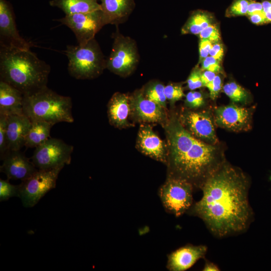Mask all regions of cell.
<instances>
[{"mask_svg":"<svg viewBox=\"0 0 271 271\" xmlns=\"http://www.w3.org/2000/svg\"><path fill=\"white\" fill-rule=\"evenodd\" d=\"M250 185L241 169L226 161L207 180L201 198L187 213L202 219L217 237L243 232L253 218L248 200Z\"/></svg>","mask_w":271,"mask_h":271,"instance_id":"obj_1","label":"cell"},{"mask_svg":"<svg viewBox=\"0 0 271 271\" xmlns=\"http://www.w3.org/2000/svg\"><path fill=\"white\" fill-rule=\"evenodd\" d=\"M165 129L168 157L167 177L186 181L201 190L207 180L226 161L220 144L212 145L191 134L170 113Z\"/></svg>","mask_w":271,"mask_h":271,"instance_id":"obj_2","label":"cell"},{"mask_svg":"<svg viewBox=\"0 0 271 271\" xmlns=\"http://www.w3.org/2000/svg\"><path fill=\"white\" fill-rule=\"evenodd\" d=\"M50 71V66L30 49L0 46V79L24 95L46 86Z\"/></svg>","mask_w":271,"mask_h":271,"instance_id":"obj_3","label":"cell"},{"mask_svg":"<svg viewBox=\"0 0 271 271\" xmlns=\"http://www.w3.org/2000/svg\"><path fill=\"white\" fill-rule=\"evenodd\" d=\"M71 97L60 95L47 86L24 95L23 111L31 120H39L53 125L58 122L72 123Z\"/></svg>","mask_w":271,"mask_h":271,"instance_id":"obj_4","label":"cell"},{"mask_svg":"<svg viewBox=\"0 0 271 271\" xmlns=\"http://www.w3.org/2000/svg\"><path fill=\"white\" fill-rule=\"evenodd\" d=\"M64 52L68 72L75 79L95 78L106 68V59L95 38L84 45H67Z\"/></svg>","mask_w":271,"mask_h":271,"instance_id":"obj_5","label":"cell"},{"mask_svg":"<svg viewBox=\"0 0 271 271\" xmlns=\"http://www.w3.org/2000/svg\"><path fill=\"white\" fill-rule=\"evenodd\" d=\"M113 42L106 68L121 77L130 75L136 69L140 59L137 43L130 37L124 36L117 29L113 34Z\"/></svg>","mask_w":271,"mask_h":271,"instance_id":"obj_6","label":"cell"},{"mask_svg":"<svg viewBox=\"0 0 271 271\" xmlns=\"http://www.w3.org/2000/svg\"><path fill=\"white\" fill-rule=\"evenodd\" d=\"M194 190L192 185L186 181L167 177L159 190V195L165 210L179 217L193 204Z\"/></svg>","mask_w":271,"mask_h":271,"instance_id":"obj_7","label":"cell"},{"mask_svg":"<svg viewBox=\"0 0 271 271\" xmlns=\"http://www.w3.org/2000/svg\"><path fill=\"white\" fill-rule=\"evenodd\" d=\"M60 167L48 170H38L32 176L22 181L19 198L25 207L34 206L49 191L56 187Z\"/></svg>","mask_w":271,"mask_h":271,"instance_id":"obj_8","label":"cell"},{"mask_svg":"<svg viewBox=\"0 0 271 271\" xmlns=\"http://www.w3.org/2000/svg\"><path fill=\"white\" fill-rule=\"evenodd\" d=\"M177 115L181 124L194 137L208 144H219L215 129L213 113L210 110L185 107Z\"/></svg>","mask_w":271,"mask_h":271,"instance_id":"obj_9","label":"cell"},{"mask_svg":"<svg viewBox=\"0 0 271 271\" xmlns=\"http://www.w3.org/2000/svg\"><path fill=\"white\" fill-rule=\"evenodd\" d=\"M73 147L63 141L50 138L36 148L32 162L39 170H48L69 165L71 163Z\"/></svg>","mask_w":271,"mask_h":271,"instance_id":"obj_10","label":"cell"},{"mask_svg":"<svg viewBox=\"0 0 271 271\" xmlns=\"http://www.w3.org/2000/svg\"><path fill=\"white\" fill-rule=\"evenodd\" d=\"M56 20L71 30L78 45L85 44L94 38L95 35L105 26L101 10L65 15Z\"/></svg>","mask_w":271,"mask_h":271,"instance_id":"obj_11","label":"cell"},{"mask_svg":"<svg viewBox=\"0 0 271 271\" xmlns=\"http://www.w3.org/2000/svg\"><path fill=\"white\" fill-rule=\"evenodd\" d=\"M255 106L246 107L234 103L216 107L213 111L215 124L229 130L248 131L252 128Z\"/></svg>","mask_w":271,"mask_h":271,"instance_id":"obj_12","label":"cell"},{"mask_svg":"<svg viewBox=\"0 0 271 271\" xmlns=\"http://www.w3.org/2000/svg\"><path fill=\"white\" fill-rule=\"evenodd\" d=\"M130 97V117L142 123H157L163 126L168 120L167 109L147 98L142 88L136 90Z\"/></svg>","mask_w":271,"mask_h":271,"instance_id":"obj_13","label":"cell"},{"mask_svg":"<svg viewBox=\"0 0 271 271\" xmlns=\"http://www.w3.org/2000/svg\"><path fill=\"white\" fill-rule=\"evenodd\" d=\"M0 46L25 49L31 47L20 36L12 8L6 0H0Z\"/></svg>","mask_w":271,"mask_h":271,"instance_id":"obj_14","label":"cell"},{"mask_svg":"<svg viewBox=\"0 0 271 271\" xmlns=\"http://www.w3.org/2000/svg\"><path fill=\"white\" fill-rule=\"evenodd\" d=\"M136 148L145 155L166 165L167 143L160 139L150 125L147 123L141 125L137 136Z\"/></svg>","mask_w":271,"mask_h":271,"instance_id":"obj_15","label":"cell"},{"mask_svg":"<svg viewBox=\"0 0 271 271\" xmlns=\"http://www.w3.org/2000/svg\"><path fill=\"white\" fill-rule=\"evenodd\" d=\"M3 161L1 171L4 173L9 179L23 181L38 170L33 162H31L20 150L9 151Z\"/></svg>","mask_w":271,"mask_h":271,"instance_id":"obj_16","label":"cell"},{"mask_svg":"<svg viewBox=\"0 0 271 271\" xmlns=\"http://www.w3.org/2000/svg\"><path fill=\"white\" fill-rule=\"evenodd\" d=\"M207 247L204 245L187 244L168 255L167 268L170 271H184L192 266L198 260L204 258Z\"/></svg>","mask_w":271,"mask_h":271,"instance_id":"obj_17","label":"cell"},{"mask_svg":"<svg viewBox=\"0 0 271 271\" xmlns=\"http://www.w3.org/2000/svg\"><path fill=\"white\" fill-rule=\"evenodd\" d=\"M31 123V120L24 113L8 115L7 136L9 151H19L25 146Z\"/></svg>","mask_w":271,"mask_h":271,"instance_id":"obj_18","label":"cell"},{"mask_svg":"<svg viewBox=\"0 0 271 271\" xmlns=\"http://www.w3.org/2000/svg\"><path fill=\"white\" fill-rule=\"evenodd\" d=\"M107 115L109 123L118 128L129 127L130 117V104L129 95L115 92L110 98L107 104Z\"/></svg>","mask_w":271,"mask_h":271,"instance_id":"obj_19","label":"cell"},{"mask_svg":"<svg viewBox=\"0 0 271 271\" xmlns=\"http://www.w3.org/2000/svg\"><path fill=\"white\" fill-rule=\"evenodd\" d=\"M104 25L125 22L135 8L134 0H100Z\"/></svg>","mask_w":271,"mask_h":271,"instance_id":"obj_20","label":"cell"},{"mask_svg":"<svg viewBox=\"0 0 271 271\" xmlns=\"http://www.w3.org/2000/svg\"><path fill=\"white\" fill-rule=\"evenodd\" d=\"M24 94L10 84L0 80V112L9 115L24 113Z\"/></svg>","mask_w":271,"mask_h":271,"instance_id":"obj_21","label":"cell"},{"mask_svg":"<svg viewBox=\"0 0 271 271\" xmlns=\"http://www.w3.org/2000/svg\"><path fill=\"white\" fill-rule=\"evenodd\" d=\"M49 4L52 7L60 9L65 15L101 10L100 4L97 0H52Z\"/></svg>","mask_w":271,"mask_h":271,"instance_id":"obj_22","label":"cell"},{"mask_svg":"<svg viewBox=\"0 0 271 271\" xmlns=\"http://www.w3.org/2000/svg\"><path fill=\"white\" fill-rule=\"evenodd\" d=\"M32 123L27 136L25 146L36 148L50 138L53 124L43 121L31 120Z\"/></svg>","mask_w":271,"mask_h":271,"instance_id":"obj_23","label":"cell"},{"mask_svg":"<svg viewBox=\"0 0 271 271\" xmlns=\"http://www.w3.org/2000/svg\"><path fill=\"white\" fill-rule=\"evenodd\" d=\"M213 17L209 13L197 10L192 12L181 29L182 34L199 35L205 28L212 24Z\"/></svg>","mask_w":271,"mask_h":271,"instance_id":"obj_24","label":"cell"},{"mask_svg":"<svg viewBox=\"0 0 271 271\" xmlns=\"http://www.w3.org/2000/svg\"><path fill=\"white\" fill-rule=\"evenodd\" d=\"M165 85L159 80L148 82L142 88L144 96L167 109V99L165 94Z\"/></svg>","mask_w":271,"mask_h":271,"instance_id":"obj_25","label":"cell"},{"mask_svg":"<svg viewBox=\"0 0 271 271\" xmlns=\"http://www.w3.org/2000/svg\"><path fill=\"white\" fill-rule=\"evenodd\" d=\"M222 90L233 102L246 104L250 100L248 92L234 81L225 84L222 87Z\"/></svg>","mask_w":271,"mask_h":271,"instance_id":"obj_26","label":"cell"},{"mask_svg":"<svg viewBox=\"0 0 271 271\" xmlns=\"http://www.w3.org/2000/svg\"><path fill=\"white\" fill-rule=\"evenodd\" d=\"M165 94L171 105H174L185 95L182 85L177 83H169L165 86Z\"/></svg>","mask_w":271,"mask_h":271,"instance_id":"obj_27","label":"cell"},{"mask_svg":"<svg viewBox=\"0 0 271 271\" xmlns=\"http://www.w3.org/2000/svg\"><path fill=\"white\" fill-rule=\"evenodd\" d=\"M184 103L186 107L191 109H197L204 106L205 99L201 92L191 90L185 95Z\"/></svg>","mask_w":271,"mask_h":271,"instance_id":"obj_28","label":"cell"},{"mask_svg":"<svg viewBox=\"0 0 271 271\" xmlns=\"http://www.w3.org/2000/svg\"><path fill=\"white\" fill-rule=\"evenodd\" d=\"M8 116V114L0 112V155L1 160H3L9 152L7 136Z\"/></svg>","mask_w":271,"mask_h":271,"instance_id":"obj_29","label":"cell"},{"mask_svg":"<svg viewBox=\"0 0 271 271\" xmlns=\"http://www.w3.org/2000/svg\"><path fill=\"white\" fill-rule=\"evenodd\" d=\"M20 185L11 184L8 180H0V201L8 200L13 197H19Z\"/></svg>","mask_w":271,"mask_h":271,"instance_id":"obj_30","label":"cell"},{"mask_svg":"<svg viewBox=\"0 0 271 271\" xmlns=\"http://www.w3.org/2000/svg\"><path fill=\"white\" fill-rule=\"evenodd\" d=\"M250 1L251 0H234L227 8L226 16L228 17L246 16Z\"/></svg>","mask_w":271,"mask_h":271,"instance_id":"obj_31","label":"cell"},{"mask_svg":"<svg viewBox=\"0 0 271 271\" xmlns=\"http://www.w3.org/2000/svg\"><path fill=\"white\" fill-rule=\"evenodd\" d=\"M202 71L201 69L197 66L192 70L188 76L186 81L187 87L191 91L203 86L201 80Z\"/></svg>","mask_w":271,"mask_h":271,"instance_id":"obj_32","label":"cell"},{"mask_svg":"<svg viewBox=\"0 0 271 271\" xmlns=\"http://www.w3.org/2000/svg\"><path fill=\"white\" fill-rule=\"evenodd\" d=\"M200 39H206L213 44L218 42L220 40V35L217 27L212 24L205 28L199 35Z\"/></svg>","mask_w":271,"mask_h":271,"instance_id":"obj_33","label":"cell"},{"mask_svg":"<svg viewBox=\"0 0 271 271\" xmlns=\"http://www.w3.org/2000/svg\"><path fill=\"white\" fill-rule=\"evenodd\" d=\"M201 69L202 71L208 70L217 74L221 72V67L220 61L209 56L202 61Z\"/></svg>","mask_w":271,"mask_h":271,"instance_id":"obj_34","label":"cell"},{"mask_svg":"<svg viewBox=\"0 0 271 271\" xmlns=\"http://www.w3.org/2000/svg\"><path fill=\"white\" fill-rule=\"evenodd\" d=\"M222 86V80L218 75H216L214 79L205 86L209 90V95L212 100L217 97Z\"/></svg>","mask_w":271,"mask_h":271,"instance_id":"obj_35","label":"cell"},{"mask_svg":"<svg viewBox=\"0 0 271 271\" xmlns=\"http://www.w3.org/2000/svg\"><path fill=\"white\" fill-rule=\"evenodd\" d=\"M213 43L206 39H200L199 45V62L202 61L209 55L210 51Z\"/></svg>","mask_w":271,"mask_h":271,"instance_id":"obj_36","label":"cell"},{"mask_svg":"<svg viewBox=\"0 0 271 271\" xmlns=\"http://www.w3.org/2000/svg\"><path fill=\"white\" fill-rule=\"evenodd\" d=\"M247 17L252 23L257 25L269 23L263 10L254 12Z\"/></svg>","mask_w":271,"mask_h":271,"instance_id":"obj_37","label":"cell"},{"mask_svg":"<svg viewBox=\"0 0 271 271\" xmlns=\"http://www.w3.org/2000/svg\"><path fill=\"white\" fill-rule=\"evenodd\" d=\"M209 55L220 62L224 55L223 45L219 42L213 43Z\"/></svg>","mask_w":271,"mask_h":271,"instance_id":"obj_38","label":"cell"},{"mask_svg":"<svg viewBox=\"0 0 271 271\" xmlns=\"http://www.w3.org/2000/svg\"><path fill=\"white\" fill-rule=\"evenodd\" d=\"M216 73L208 70H203L201 73V80L203 86H206L215 78Z\"/></svg>","mask_w":271,"mask_h":271,"instance_id":"obj_39","label":"cell"},{"mask_svg":"<svg viewBox=\"0 0 271 271\" xmlns=\"http://www.w3.org/2000/svg\"><path fill=\"white\" fill-rule=\"evenodd\" d=\"M262 10L263 8L261 2L251 0L248 5L246 16H248L254 12Z\"/></svg>","mask_w":271,"mask_h":271,"instance_id":"obj_40","label":"cell"},{"mask_svg":"<svg viewBox=\"0 0 271 271\" xmlns=\"http://www.w3.org/2000/svg\"><path fill=\"white\" fill-rule=\"evenodd\" d=\"M263 10L269 22L271 23V0H262Z\"/></svg>","mask_w":271,"mask_h":271,"instance_id":"obj_41","label":"cell"},{"mask_svg":"<svg viewBox=\"0 0 271 271\" xmlns=\"http://www.w3.org/2000/svg\"><path fill=\"white\" fill-rule=\"evenodd\" d=\"M203 270L218 271L220 270V268L216 264L214 263L213 262L206 260L205 262Z\"/></svg>","mask_w":271,"mask_h":271,"instance_id":"obj_42","label":"cell"}]
</instances>
